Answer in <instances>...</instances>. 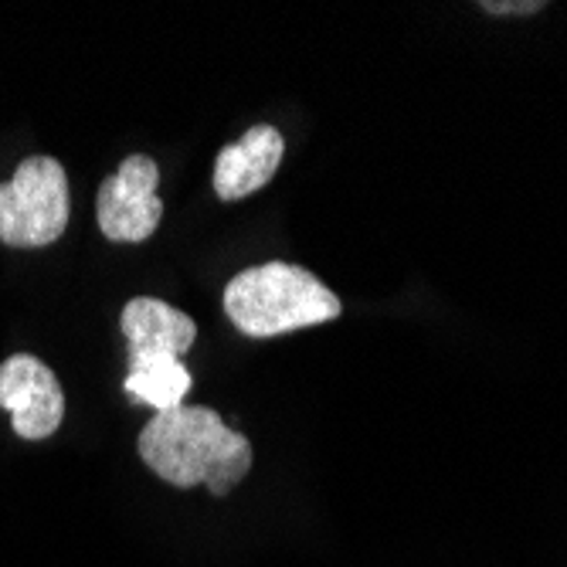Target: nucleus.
<instances>
[{
  "label": "nucleus",
  "mask_w": 567,
  "mask_h": 567,
  "mask_svg": "<svg viewBox=\"0 0 567 567\" xmlns=\"http://www.w3.org/2000/svg\"><path fill=\"white\" fill-rule=\"evenodd\" d=\"M161 167L146 153H133L95 194L99 231L120 245L146 241L164 221V200L157 194Z\"/></svg>",
  "instance_id": "nucleus-4"
},
{
  "label": "nucleus",
  "mask_w": 567,
  "mask_h": 567,
  "mask_svg": "<svg viewBox=\"0 0 567 567\" xmlns=\"http://www.w3.org/2000/svg\"><path fill=\"white\" fill-rule=\"evenodd\" d=\"M120 330L126 337L130 364H143V360H161V357L181 360L184 353H190L197 340V323L184 309L153 296H136L123 306Z\"/></svg>",
  "instance_id": "nucleus-6"
},
{
  "label": "nucleus",
  "mask_w": 567,
  "mask_h": 567,
  "mask_svg": "<svg viewBox=\"0 0 567 567\" xmlns=\"http://www.w3.org/2000/svg\"><path fill=\"white\" fill-rule=\"evenodd\" d=\"M286 153V140L276 126L259 123L251 126L238 143H228L215 161V194L221 200H245L262 190Z\"/></svg>",
  "instance_id": "nucleus-7"
},
{
  "label": "nucleus",
  "mask_w": 567,
  "mask_h": 567,
  "mask_svg": "<svg viewBox=\"0 0 567 567\" xmlns=\"http://www.w3.org/2000/svg\"><path fill=\"white\" fill-rule=\"evenodd\" d=\"M480 8L493 18H527V14L544 11L547 4L544 0H483Z\"/></svg>",
  "instance_id": "nucleus-9"
},
{
  "label": "nucleus",
  "mask_w": 567,
  "mask_h": 567,
  "mask_svg": "<svg viewBox=\"0 0 567 567\" xmlns=\"http://www.w3.org/2000/svg\"><path fill=\"white\" fill-rule=\"evenodd\" d=\"M136 452L164 483L177 489L208 486L212 496H228L251 473V442L204 404L157 411L143 425Z\"/></svg>",
  "instance_id": "nucleus-1"
},
{
  "label": "nucleus",
  "mask_w": 567,
  "mask_h": 567,
  "mask_svg": "<svg viewBox=\"0 0 567 567\" xmlns=\"http://www.w3.org/2000/svg\"><path fill=\"white\" fill-rule=\"evenodd\" d=\"M343 306L327 282L292 262H262L225 286V317L251 340H269L330 323Z\"/></svg>",
  "instance_id": "nucleus-2"
},
{
  "label": "nucleus",
  "mask_w": 567,
  "mask_h": 567,
  "mask_svg": "<svg viewBox=\"0 0 567 567\" xmlns=\"http://www.w3.org/2000/svg\"><path fill=\"white\" fill-rule=\"evenodd\" d=\"M190 384H194V378H190V371L181 364L177 357H161V360H143V364H130L123 391L133 401L150 404L153 411H171V408L184 404Z\"/></svg>",
  "instance_id": "nucleus-8"
},
{
  "label": "nucleus",
  "mask_w": 567,
  "mask_h": 567,
  "mask_svg": "<svg viewBox=\"0 0 567 567\" xmlns=\"http://www.w3.org/2000/svg\"><path fill=\"white\" fill-rule=\"evenodd\" d=\"M0 408L11 411L18 439L41 442L62 429L65 391L44 360L31 353H14L0 364Z\"/></svg>",
  "instance_id": "nucleus-5"
},
{
  "label": "nucleus",
  "mask_w": 567,
  "mask_h": 567,
  "mask_svg": "<svg viewBox=\"0 0 567 567\" xmlns=\"http://www.w3.org/2000/svg\"><path fill=\"white\" fill-rule=\"evenodd\" d=\"M72 218L69 174L55 157H28L0 184V241L11 248L55 245Z\"/></svg>",
  "instance_id": "nucleus-3"
}]
</instances>
